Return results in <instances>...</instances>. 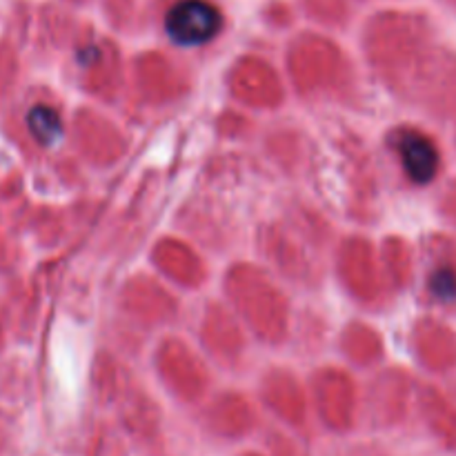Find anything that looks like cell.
<instances>
[{
	"label": "cell",
	"mask_w": 456,
	"mask_h": 456,
	"mask_svg": "<svg viewBox=\"0 0 456 456\" xmlns=\"http://www.w3.org/2000/svg\"><path fill=\"white\" fill-rule=\"evenodd\" d=\"M223 16L208 0H178L165 16L169 38L181 47H199L221 31Z\"/></svg>",
	"instance_id": "obj_1"
},
{
	"label": "cell",
	"mask_w": 456,
	"mask_h": 456,
	"mask_svg": "<svg viewBox=\"0 0 456 456\" xmlns=\"http://www.w3.org/2000/svg\"><path fill=\"white\" fill-rule=\"evenodd\" d=\"M27 125H29V132L34 134L36 141L43 142V145H52L53 141L61 138V116H58L52 107H34V110L27 114Z\"/></svg>",
	"instance_id": "obj_3"
},
{
	"label": "cell",
	"mask_w": 456,
	"mask_h": 456,
	"mask_svg": "<svg viewBox=\"0 0 456 456\" xmlns=\"http://www.w3.org/2000/svg\"><path fill=\"white\" fill-rule=\"evenodd\" d=\"M401 163L414 183H430L439 172V151L435 142L419 132H403L396 138Z\"/></svg>",
	"instance_id": "obj_2"
},
{
	"label": "cell",
	"mask_w": 456,
	"mask_h": 456,
	"mask_svg": "<svg viewBox=\"0 0 456 456\" xmlns=\"http://www.w3.org/2000/svg\"><path fill=\"white\" fill-rule=\"evenodd\" d=\"M430 289L439 301H454L456 298V274L448 267L435 272L430 279Z\"/></svg>",
	"instance_id": "obj_4"
}]
</instances>
